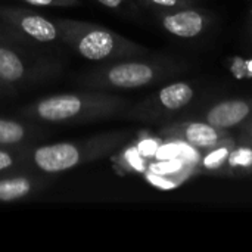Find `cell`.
<instances>
[{
    "mask_svg": "<svg viewBox=\"0 0 252 252\" xmlns=\"http://www.w3.org/2000/svg\"><path fill=\"white\" fill-rule=\"evenodd\" d=\"M102 6L115 10V12H124V10H133V4L130 0H96Z\"/></svg>",
    "mask_w": 252,
    "mask_h": 252,
    "instance_id": "ac0fdd59",
    "label": "cell"
},
{
    "mask_svg": "<svg viewBox=\"0 0 252 252\" xmlns=\"http://www.w3.org/2000/svg\"><path fill=\"white\" fill-rule=\"evenodd\" d=\"M252 117V94L223 99L211 103L196 117L219 128L233 130Z\"/></svg>",
    "mask_w": 252,
    "mask_h": 252,
    "instance_id": "30bf717a",
    "label": "cell"
},
{
    "mask_svg": "<svg viewBox=\"0 0 252 252\" xmlns=\"http://www.w3.org/2000/svg\"><path fill=\"white\" fill-rule=\"evenodd\" d=\"M143 7L151 9L154 12H164L179 7H186L192 4H198V0H137Z\"/></svg>",
    "mask_w": 252,
    "mask_h": 252,
    "instance_id": "2e32d148",
    "label": "cell"
},
{
    "mask_svg": "<svg viewBox=\"0 0 252 252\" xmlns=\"http://www.w3.org/2000/svg\"><path fill=\"white\" fill-rule=\"evenodd\" d=\"M133 102L124 96L86 90L46 96L31 102L19 111L22 118L49 124H87L123 117Z\"/></svg>",
    "mask_w": 252,
    "mask_h": 252,
    "instance_id": "6da1fadb",
    "label": "cell"
},
{
    "mask_svg": "<svg viewBox=\"0 0 252 252\" xmlns=\"http://www.w3.org/2000/svg\"><path fill=\"white\" fill-rule=\"evenodd\" d=\"M10 90H12V86H9V84L0 81V94H1V93H10Z\"/></svg>",
    "mask_w": 252,
    "mask_h": 252,
    "instance_id": "ffe728a7",
    "label": "cell"
},
{
    "mask_svg": "<svg viewBox=\"0 0 252 252\" xmlns=\"http://www.w3.org/2000/svg\"><path fill=\"white\" fill-rule=\"evenodd\" d=\"M235 145H236V139L235 136H232L220 142L219 145L202 151L204 154L198 165V173L208 174V176H221V170L227 161V157L235 148Z\"/></svg>",
    "mask_w": 252,
    "mask_h": 252,
    "instance_id": "4fadbf2b",
    "label": "cell"
},
{
    "mask_svg": "<svg viewBox=\"0 0 252 252\" xmlns=\"http://www.w3.org/2000/svg\"><path fill=\"white\" fill-rule=\"evenodd\" d=\"M62 71V61L47 47L24 44L0 37V81L9 86L41 84Z\"/></svg>",
    "mask_w": 252,
    "mask_h": 252,
    "instance_id": "5b68a950",
    "label": "cell"
},
{
    "mask_svg": "<svg viewBox=\"0 0 252 252\" xmlns=\"http://www.w3.org/2000/svg\"><path fill=\"white\" fill-rule=\"evenodd\" d=\"M198 96V86L188 80L173 81L155 90L137 103H131L121 118L142 123H168L174 115L186 109Z\"/></svg>",
    "mask_w": 252,
    "mask_h": 252,
    "instance_id": "8992f818",
    "label": "cell"
},
{
    "mask_svg": "<svg viewBox=\"0 0 252 252\" xmlns=\"http://www.w3.org/2000/svg\"><path fill=\"white\" fill-rule=\"evenodd\" d=\"M155 16L159 27L165 32L183 40L202 38L213 28L216 21L213 12L199 7L198 4L155 12Z\"/></svg>",
    "mask_w": 252,
    "mask_h": 252,
    "instance_id": "ba28073f",
    "label": "cell"
},
{
    "mask_svg": "<svg viewBox=\"0 0 252 252\" xmlns=\"http://www.w3.org/2000/svg\"><path fill=\"white\" fill-rule=\"evenodd\" d=\"M0 32L6 38L30 46L49 49L62 44L58 19L22 6H0Z\"/></svg>",
    "mask_w": 252,
    "mask_h": 252,
    "instance_id": "52a82bcc",
    "label": "cell"
},
{
    "mask_svg": "<svg viewBox=\"0 0 252 252\" xmlns=\"http://www.w3.org/2000/svg\"><path fill=\"white\" fill-rule=\"evenodd\" d=\"M189 68L188 61L176 58L139 56L105 62L80 75L77 81L89 90H136L167 81Z\"/></svg>",
    "mask_w": 252,
    "mask_h": 252,
    "instance_id": "3957f363",
    "label": "cell"
},
{
    "mask_svg": "<svg viewBox=\"0 0 252 252\" xmlns=\"http://www.w3.org/2000/svg\"><path fill=\"white\" fill-rule=\"evenodd\" d=\"M131 137L128 130H111L90 137L21 149L27 171L59 174L99 161L123 148Z\"/></svg>",
    "mask_w": 252,
    "mask_h": 252,
    "instance_id": "7a4b0ae2",
    "label": "cell"
},
{
    "mask_svg": "<svg viewBox=\"0 0 252 252\" xmlns=\"http://www.w3.org/2000/svg\"><path fill=\"white\" fill-rule=\"evenodd\" d=\"M0 37H4V35H3V34H1V32H0Z\"/></svg>",
    "mask_w": 252,
    "mask_h": 252,
    "instance_id": "7402d4cb",
    "label": "cell"
},
{
    "mask_svg": "<svg viewBox=\"0 0 252 252\" xmlns=\"http://www.w3.org/2000/svg\"><path fill=\"white\" fill-rule=\"evenodd\" d=\"M21 149L3 148L0 146V176L27 171L24 159L21 157Z\"/></svg>",
    "mask_w": 252,
    "mask_h": 252,
    "instance_id": "9a60e30c",
    "label": "cell"
},
{
    "mask_svg": "<svg viewBox=\"0 0 252 252\" xmlns=\"http://www.w3.org/2000/svg\"><path fill=\"white\" fill-rule=\"evenodd\" d=\"M239 131L235 136V139L238 142H252V117L250 120H247L242 126L238 127Z\"/></svg>",
    "mask_w": 252,
    "mask_h": 252,
    "instance_id": "d6986e66",
    "label": "cell"
},
{
    "mask_svg": "<svg viewBox=\"0 0 252 252\" xmlns=\"http://www.w3.org/2000/svg\"><path fill=\"white\" fill-rule=\"evenodd\" d=\"M198 1H199V0H198Z\"/></svg>",
    "mask_w": 252,
    "mask_h": 252,
    "instance_id": "603a6c76",
    "label": "cell"
},
{
    "mask_svg": "<svg viewBox=\"0 0 252 252\" xmlns=\"http://www.w3.org/2000/svg\"><path fill=\"white\" fill-rule=\"evenodd\" d=\"M21 3L38 7H75L80 6L81 0H18Z\"/></svg>",
    "mask_w": 252,
    "mask_h": 252,
    "instance_id": "e0dca14e",
    "label": "cell"
},
{
    "mask_svg": "<svg viewBox=\"0 0 252 252\" xmlns=\"http://www.w3.org/2000/svg\"><path fill=\"white\" fill-rule=\"evenodd\" d=\"M53 174L21 171L0 176V204H10L32 198L53 183Z\"/></svg>",
    "mask_w": 252,
    "mask_h": 252,
    "instance_id": "8fae6325",
    "label": "cell"
},
{
    "mask_svg": "<svg viewBox=\"0 0 252 252\" xmlns=\"http://www.w3.org/2000/svg\"><path fill=\"white\" fill-rule=\"evenodd\" d=\"M161 134L168 139L182 140L199 151H205L219 145L220 142L235 136L232 130L219 128L199 118H185L177 123H168L161 128Z\"/></svg>",
    "mask_w": 252,
    "mask_h": 252,
    "instance_id": "9c48e42d",
    "label": "cell"
},
{
    "mask_svg": "<svg viewBox=\"0 0 252 252\" xmlns=\"http://www.w3.org/2000/svg\"><path fill=\"white\" fill-rule=\"evenodd\" d=\"M252 174V142H238L221 170V176L245 177Z\"/></svg>",
    "mask_w": 252,
    "mask_h": 252,
    "instance_id": "5bb4252c",
    "label": "cell"
},
{
    "mask_svg": "<svg viewBox=\"0 0 252 252\" xmlns=\"http://www.w3.org/2000/svg\"><path fill=\"white\" fill-rule=\"evenodd\" d=\"M62 44L93 62H112L127 58L146 56L149 49L145 46L93 22L61 18Z\"/></svg>",
    "mask_w": 252,
    "mask_h": 252,
    "instance_id": "277c9868",
    "label": "cell"
},
{
    "mask_svg": "<svg viewBox=\"0 0 252 252\" xmlns=\"http://www.w3.org/2000/svg\"><path fill=\"white\" fill-rule=\"evenodd\" d=\"M44 136L46 130L37 126L35 121L27 123L13 118H0V146L3 148H28Z\"/></svg>",
    "mask_w": 252,
    "mask_h": 252,
    "instance_id": "7c38bea8",
    "label": "cell"
},
{
    "mask_svg": "<svg viewBox=\"0 0 252 252\" xmlns=\"http://www.w3.org/2000/svg\"><path fill=\"white\" fill-rule=\"evenodd\" d=\"M250 18H251V27H252V4H251V7H250Z\"/></svg>",
    "mask_w": 252,
    "mask_h": 252,
    "instance_id": "44dd1931",
    "label": "cell"
}]
</instances>
